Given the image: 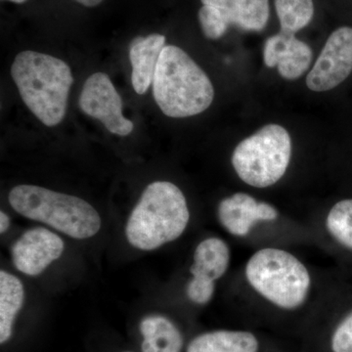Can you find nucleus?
<instances>
[{
  "label": "nucleus",
  "instance_id": "obj_1",
  "mask_svg": "<svg viewBox=\"0 0 352 352\" xmlns=\"http://www.w3.org/2000/svg\"><path fill=\"white\" fill-rule=\"evenodd\" d=\"M11 76L25 106L43 124H61L74 82L66 62L44 53L23 51L14 59Z\"/></svg>",
  "mask_w": 352,
  "mask_h": 352
},
{
  "label": "nucleus",
  "instance_id": "obj_2",
  "mask_svg": "<svg viewBox=\"0 0 352 352\" xmlns=\"http://www.w3.org/2000/svg\"><path fill=\"white\" fill-rule=\"evenodd\" d=\"M153 94L164 115L175 119L205 112L214 98L212 80L191 57L175 45H166L157 62Z\"/></svg>",
  "mask_w": 352,
  "mask_h": 352
},
{
  "label": "nucleus",
  "instance_id": "obj_3",
  "mask_svg": "<svg viewBox=\"0 0 352 352\" xmlns=\"http://www.w3.org/2000/svg\"><path fill=\"white\" fill-rule=\"evenodd\" d=\"M189 219L182 190L171 182H155L146 187L129 215L126 239L135 249L153 251L179 238Z\"/></svg>",
  "mask_w": 352,
  "mask_h": 352
},
{
  "label": "nucleus",
  "instance_id": "obj_4",
  "mask_svg": "<svg viewBox=\"0 0 352 352\" xmlns=\"http://www.w3.org/2000/svg\"><path fill=\"white\" fill-rule=\"evenodd\" d=\"M8 200L18 214L75 239L94 237L101 228L98 212L78 197L36 185H18L11 189Z\"/></svg>",
  "mask_w": 352,
  "mask_h": 352
},
{
  "label": "nucleus",
  "instance_id": "obj_5",
  "mask_svg": "<svg viewBox=\"0 0 352 352\" xmlns=\"http://www.w3.org/2000/svg\"><path fill=\"white\" fill-rule=\"evenodd\" d=\"M252 288L266 300L285 309L302 305L310 288L309 273L296 256L278 249H263L245 266Z\"/></svg>",
  "mask_w": 352,
  "mask_h": 352
},
{
  "label": "nucleus",
  "instance_id": "obj_6",
  "mask_svg": "<svg viewBox=\"0 0 352 352\" xmlns=\"http://www.w3.org/2000/svg\"><path fill=\"white\" fill-rule=\"evenodd\" d=\"M291 156L289 132L279 124H270L241 141L231 160L243 182L256 188H266L283 177Z\"/></svg>",
  "mask_w": 352,
  "mask_h": 352
},
{
  "label": "nucleus",
  "instance_id": "obj_7",
  "mask_svg": "<svg viewBox=\"0 0 352 352\" xmlns=\"http://www.w3.org/2000/svg\"><path fill=\"white\" fill-rule=\"evenodd\" d=\"M78 104L85 115L100 120L111 133L127 136L133 131V122L122 113L119 92L106 74L95 73L85 80Z\"/></svg>",
  "mask_w": 352,
  "mask_h": 352
},
{
  "label": "nucleus",
  "instance_id": "obj_8",
  "mask_svg": "<svg viewBox=\"0 0 352 352\" xmlns=\"http://www.w3.org/2000/svg\"><path fill=\"white\" fill-rule=\"evenodd\" d=\"M351 72L352 28L342 27L329 36L308 73L307 85L312 91H329L344 82Z\"/></svg>",
  "mask_w": 352,
  "mask_h": 352
},
{
  "label": "nucleus",
  "instance_id": "obj_9",
  "mask_svg": "<svg viewBox=\"0 0 352 352\" xmlns=\"http://www.w3.org/2000/svg\"><path fill=\"white\" fill-rule=\"evenodd\" d=\"M230 261L226 243L219 238H208L197 245L193 265L190 268L192 280L187 286V296L192 302L205 305L212 300L214 281L223 276Z\"/></svg>",
  "mask_w": 352,
  "mask_h": 352
},
{
  "label": "nucleus",
  "instance_id": "obj_10",
  "mask_svg": "<svg viewBox=\"0 0 352 352\" xmlns=\"http://www.w3.org/2000/svg\"><path fill=\"white\" fill-rule=\"evenodd\" d=\"M65 249L64 241L48 229L38 227L28 230L11 249L15 267L29 276H38L51 263L59 259Z\"/></svg>",
  "mask_w": 352,
  "mask_h": 352
},
{
  "label": "nucleus",
  "instance_id": "obj_11",
  "mask_svg": "<svg viewBox=\"0 0 352 352\" xmlns=\"http://www.w3.org/2000/svg\"><path fill=\"white\" fill-rule=\"evenodd\" d=\"M277 210L266 203H258L245 193L234 194L220 201L219 217L222 226L235 236H245L256 221L276 219Z\"/></svg>",
  "mask_w": 352,
  "mask_h": 352
},
{
  "label": "nucleus",
  "instance_id": "obj_12",
  "mask_svg": "<svg viewBox=\"0 0 352 352\" xmlns=\"http://www.w3.org/2000/svg\"><path fill=\"white\" fill-rule=\"evenodd\" d=\"M166 46V36L160 34L138 36L129 46L132 67V87L138 94H144L153 85L157 62Z\"/></svg>",
  "mask_w": 352,
  "mask_h": 352
},
{
  "label": "nucleus",
  "instance_id": "obj_13",
  "mask_svg": "<svg viewBox=\"0 0 352 352\" xmlns=\"http://www.w3.org/2000/svg\"><path fill=\"white\" fill-rule=\"evenodd\" d=\"M142 352H182L183 338L177 327L162 315L145 317L139 325Z\"/></svg>",
  "mask_w": 352,
  "mask_h": 352
},
{
  "label": "nucleus",
  "instance_id": "obj_14",
  "mask_svg": "<svg viewBox=\"0 0 352 352\" xmlns=\"http://www.w3.org/2000/svg\"><path fill=\"white\" fill-rule=\"evenodd\" d=\"M258 340L243 331H214L198 336L186 352H258Z\"/></svg>",
  "mask_w": 352,
  "mask_h": 352
},
{
  "label": "nucleus",
  "instance_id": "obj_15",
  "mask_svg": "<svg viewBox=\"0 0 352 352\" xmlns=\"http://www.w3.org/2000/svg\"><path fill=\"white\" fill-rule=\"evenodd\" d=\"M25 289L19 278L0 271V342L10 339L14 321L23 307Z\"/></svg>",
  "mask_w": 352,
  "mask_h": 352
},
{
  "label": "nucleus",
  "instance_id": "obj_16",
  "mask_svg": "<svg viewBox=\"0 0 352 352\" xmlns=\"http://www.w3.org/2000/svg\"><path fill=\"white\" fill-rule=\"evenodd\" d=\"M270 19V0H232L231 24L249 32L263 31Z\"/></svg>",
  "mask_w": 352,
  "mask_h": 352
},
{
  "label": "nucleus",
  "instance_id": "obj_17",
  "mask_svg": "<svg viewBox=\"0 0 352 352\" xmlns=\"http://www.w3.org/2000/svg\"><path fill=\"white\" fill-rule=\"evenodd\" d=\"M281 31L295 34L305 29L314 15V0H275Z\"/></svg>",
  "mask_w": 352,
  "mask_h": 352
},
{
  "label": "nucleus",
  "instance_id": "obj_18",
  "mask_svg": "<svg viewBox=\"0 0 352 352\" xmlns=\"http://www.w3.org/2000/svg\"><path fill=\"white\" fill-rule=\"evenodd\" d=\"M311 48L305 41L295 38L278 64V73L287 80H295L309 69L312 62Z\"/></svg>",
  "mask_w": 352,
  "mask_h": 352
},
{
  "label": "nucleus",
  "instance_id": "obj_19",
  "mask_svg": "<svg viewBox=\"0 0 352 352\" xmlns=\"http://www.w3.org/2000/svg\"><path fill=\"white\" fill-rule=\"evenodd\" d=\"M327 228L340 245L352 250V199L338 201L329 212Z\"/></svg>",
  "mask_w": 352,
  "mask_h": 352
},
{
  "label": "nucleus",
  "instance_id": "obj_20",
  "mask_svg": "<svg viewBox=\"0 0 352 352\" xmlns=\"http://www.w3.org/2000/svg\"><path fill=\"white\" fill-rule=\"evenodd\" d=\"M201 31L208 39H219L226 34L230 21L219 9L204 6L198 13Z\"/></svg>",
  "mask_w": 352,
  "mask_h": 352
},
{
  "label": "nucleus",
  "instance_id": "obj_21",
  "mask_svg": "<svg viewBox=\"0 0 352 352\" xmlns=\"http://www.w3.org/2000/svg\"><path fill=\"white\" fill-rule=\"evenodd\" d=\"M295 34L281 31L267 38L264 44L263 61L268 68H275L289 50Z\"/></svg>",
  "mask_w": 352,
  "mask_h": 352
},
{
  "label": "nucleus",
  "instance_id": "obj_22",
  "mask_svg": "<svg viewBox=\"0 0 352 352\" xmlns=\"http://www.w3.org/2000/svg\"><path fill=\"white\" fill-rule=\"evenodd\" d=\"M331 346L333 352H352V311L336 329Z\"/></svg>",
  "mask_w": 352,
  "mask_h": 352
},
{
  "label": "nucleus",
  "instance_id": "obj_23",
  "mask_svg": "<svg viewBox=\"0 0 352 352\" xmlns=\"http://www.w3.org/2000/svg\"><path fill=\"white\" fill-rule=\"evenodd\" d=\"M204 6L214 7L219 9L222 12L226 13L229 21H230L231 6H232V0H201ZM231 24V22H230Z\"/></svg>",
  "mask_w": 352,
  "mask_h": 352
},
{
  "label": "nucleus",
  "instance_id": "obj_24",
  "mask_svg": "<svg viewBox=\"0 0 352 352\" xmlns=\"http://www.w3.org/2000/svg\"><path fill=\"white\" fill-rule=\"evenodd\" d=\"M10 226V219L4 212H0V233H6Z\"/></svg>",
  "mask_w": 352,
  "mask_h": 352
},
{
  "label": "nucleus",
  "instance_id": "obj_25",
  "mask_svg": "<svg viewBox=\"0 0 352 352\" xmlns=\"http://www.w3.org/2000/svg\"><path fill=\"white\" fill-rule=\"evenodd\" d=\"M78 3L85 7L98 6L103 0H76Z\"/></svg>",
  "mask_w": 352,
  "mask_h": 352
},
{
  "label": "nucleus",
  "instance_id": "obj_26",
  "mask_svg": "<svg viewBox=\"0 0 352 352\" xmlns=\"http://www.w3.org/2000/svg\"><path fill=\"white\" fill-rule=\"evenodd\" d=\"M6 1L14 2V3L22 4L25 3L27 0H6Z\"/></svg>",
  "mask_w": 352,
  "mask_h": 352
},
{
  "label": "nucleus",
  "instance_id": "obj_27",
  "mask_svg": "<svg viewBox=\"0 0 352 352\" xmlns=\"http://www.w3.org/2000/svg\"><path fill=\"white\" fill-rule=\"evenodd\" d=\"M124 352H132V351H124Z\"/></svg>",
  "mask_w": 352,
  "mask_h": 352
}]
</instances>
